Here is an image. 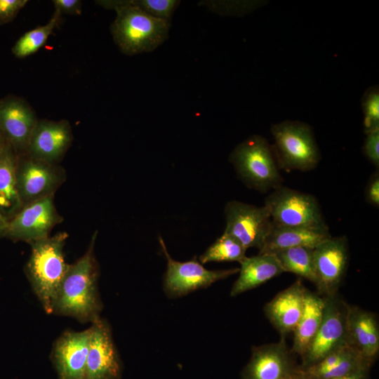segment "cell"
<instances>
[{"instance_id":"1","label":"cell","mask_w":379,"mask_h":379,"mask_svg":"<svg viewBox=\"0 0 379 379\" xmlns=\"http://www.w3.org/2000/svg\"><path fill=\"white\" fill-rule=\"evenodd\" d=\"M96 236L95 232L85 254L69 264L53 301L52 314L72 317L81 322L92 323L100 318L99 270L93 254Z\"/></svg>"},{"instance_id":"2","label":"cell","mask_w":379,"mask_h":379,"mask_svg":"<svg viewBox=\"0 0 379 379\" xmlns=\"http://www.w3.org/2000/svg\"><path fill=\"white\" fill-rule=\"evenodd\" d=\"M116 12L110 26L114 43L128 55L152 52L168 38L170 22L153 17L129 4L127 0L97 1Z\"/></svg>"},{"instance_id":"3","label":"cell","mask_w":379,"mask_h":379,"mask_svg":"<svg viewBox=\"0 0 379 379\" xmlns=\"http://www.w3.org/2000/svg\"><path fill=\"white\" fill-rule=\"evenodd\" d=\"M67 237L62 232L29 243L31 254L25 272L47 314H52L53 301L69 266L64 255Z\"/></svg>"},{"instance_id":"4","label":"cell","mask_w":379,"mask_h":379,"mask_svg":"<svg viewBox=\"0 0 379 379\" xmlns=\"http://www.w3.org/2000/svg\"><path fill=\"white\" fill-rule=\"evenodd\" d=\"M229 159L241 180L251 189L267 193L282 185L272 146L261 135H253L237 145Z\"/></svg>"},{"instance_id":"5","label":"cell","mask_w":379,"mask_h":379,"mask_svg":"<svg viewBox=\"0 0 379 379\" xmlns=\"http://www.w3.org/2000/svg\"><path fill=\"white\" fill-rule=\"evenodd\" d=\"M271 133L279 167L300 171H309L317 167L321 156L310 125L286 120L273 124Z\"/></svg>"},{"instance_id":"6","label":"cell","mask_w":379,"mask_h":379,"mask_svg":"<svg viewBox=\"0 0 379 379\" xmlns=\"http://www.w3.org/2000/svg\"><path fill=\"white\" fill-rule=\"evenodd\" d=\"M264 206L274 225L328 228L317 199L311 194L281 185L266 197Z\"/></svg>"},{"instance_id":"7","label":"cell","mask_w":379,"mask_h":379,"mask_svg":"<svg viewBox=\"0 0 379 379\" xmlns=\"http://www.w3.org/2000/svg\"><path fill=\"white\" fill-rule=\"evenodd\" d=\"M324 298L322 320L313 340L301 357L300 368L314 365L328 354L348 345L346 338L348 303L338 293Z\"/></svg>"},{"instance_id":"8","label":"cell","mask_w":379,"mask_h":379,"mask_svg":"<svg viewBox=\"0 0 379 379\" xmlns=\"http://www.w3.org/2000/svg\"><path fill=\"white\" fill-rule=\"evenodd\" d=\"M159 241L167 261L164 290L169 298L181 297L195 290L208 287L239 271V268L209 270L205 268L196 257L185 262L175 260L169 255L161 236L159 237Z\"/></svg>"},{"instance_id":"9","label":"cell","mask_w":379,"mask_h":379,"mask_svg":"<svg viewBox=\"0 0 379 379\" xmlns=\"http://www.w3.org/2000/svg\"><path fill=\"white\" fill-rule=\"evenodd\" d=\"M15 172L22 206L54 194L66 179L65 171L58 164L33 158L26 153L18 154Z\"/></svg>"},{"instance_id":"10","label":"cell","mask_w":379,"mask_h":379,"mask_svg":"<svg viewBox=\"0 0 379 379\" xmlns=\"http://www.w3.org/2000/svg\"><path fill=\"white\" fill-rule=\"evenodd\" d=\"M224 213V232L237 239L246 249H262L272 229V221L267 208L233 200L227 203Z\"/></svg>"},{"instance_id":"11","label":"cell","mask_w":379,"mask_h":379,"mask_svg":"<svg viewBox=\"0 0 379 379\" xmlns=\"http://www.w3.org/2000/svg\"><path fill=\"white\" fill-rule=\"evenodd\" d=\"M62 220L52 194L22 206L8 220L6 237L27 243L42 239Z\"/></svg>"},{"instance_id":"12","label":"cell","mask_w":379,"mask_h":379,"mask_svg":"<svg viewBox=\"0 0 379 379\" xmlns=\"http://www.w3.org/2000/svg\"><path fill=\"white\" fill-rule=\"evenodd\" d=\"M349 261L346 236L330 237L313 250V263L318 294L324 296L338 293L345 277Z\"/></svg>"},{"instance_id":"13","label":"cell","mask_w":379,"mask_h":379,"mask_svg":"<svg viewBox=\"0 0 379 379\" xmlns=\"http://www.w3.org/2000/svg\"><path fill=\"white\" fill-rule=\"evenodd\" d=\"M83 379H119L121 364L110 326L100 317L92 322Z\"/></svg>"},{"instance_id":"14","label":"cell","mask_w":379,"mask_h":379,"mask_svg":"<svg viewBox=\"0 0 379 379\" xmlns=\"http://www.w3.org/2000/svg\"><path fill=\"white\" fill-rule=\"evenodd\" d=\"M73 140L67 120L39 119L31 134L26 154L51 164H58Z\"/></svg>"},{"instance_id":"15","label":"cell","mask_w":379,"mask_h":379,"mask_svg":"<svg viewBox=\"0 0 379 379\" xmlns=\"http://www.w3.org/2000/svg\"><path fill=\"white\" fill-rule=\"evenodd\" d=\"M38 120L25 99L14 95L0 99V131L18 154L26 152Z\"/></svg>"},{"instance_id":"16","label":"cell","mask_w":379,"mask_h":379,"mask_svg":"<svg viewBox=\"0 0 379 379\" xmlns=\"http://www.w3.org/2000/svg\"><path fill=\"white\" fill-rule=\"evenodd\" d=\"M284 337L277 343L252 348L242 379H289L298 373Z\"/></svg>"},{"instance_id":"17","label":"cell","mask_w":379,"mask_h":379,"mask_svg":"<svg viewBox=\"0 0 379 379\" xmlns=\"http://www.w3.org/2000/svg\"><path fill=\"white\" fill-rule=\"evenodd\" d=\"M91 333V327L83 331H66L55 341L52 359L59 379H83Z\"/></svg>"},{"instance_id":"18","label":"cell","mask_w":379,"mask_h":379,"mask_svg":"<svg viewBox=\"0 0 379 379\" xmlns=\"http://www.w3.org/2000/svg\"><path fill=\"white\" fill-rule=\"evenodd\" d=\"M346 338L349 346L371 364L379 353V323L375 313L347 306Z\"/></svg>"},{"instance_id":"19","label":"cell","mask_w":379,"mask_h":379,"mask_svg":"<svg viewBox=\"0 0 379 379\" xmlns=\"http://www.w3.org/2000/svg\"><path fill=\"white\" fill-rule=\"evenodd\" d=\"M307 288L298 279L277 293L264 307V312L281 337L293 332L303 311Z\"/></svg>"},{"instance_id":"20","label":"cell","mask_w":379,"mask_h":379,"mask_svg":"<svg viewBox=\"0 0 379 379\" xmlns=\"http://www.w3.org/2000/svg\"><path fill=\"white\" fill-rule=\"evenodd\" d=\"M240 265L239 277L230 291L232 297L260 286L284 272L277 258L272 253H259L257 255L246 256Z\"/></svg>"},{"instance_id":"21","label":"cell","mask_w":379,"mask_h":379,"mask_svg":"<svg viewBox=\"0 0 379 379\" xmlns=\"http://www.w3.org/2000/svg\"><path fill=\"white\" fill-rule=\"evenodd\" d=\"M330 237L331 235L328 228L288 227L272 223V229L259 253H272L291 247L314 248Z\"/></svg>"},{"instance_id":"22","label":"cell","mask_w":379,"mask_h":379,"mask_svg":"<svg viewBox=\"0 0 379 379\" xmlns=\"http://www.w3.org/2000/svg\"><path fill=\"white\" fill-rule=\"evenodd\" d=\"M18 156L8 142L0 151V213L8 220L22 207L16 182Z\"/></svg>"},{"instance_id":"23","label":"cell","mask_w":379,"mask_h":379,"mask_svg":"<svg viewBox=\"0 0 379 379\" xmlns=\"http://www.w3.org/2000/svg\"><path fill=\"white\" fill-rule=\"evenodd\" d=\"M324 308V298L306 290L301 317L293 330L291 352L302 356L316 335L321 324Z\"/></svg>"},{"instance_id":"24","label":"cell","mask_w":379,"mask_h":379,"mask_svg":"<svg viewBox=\"0 0 379 379\" xmlns=\"http://www.w3.org/2000/svg\"><path fill=\"white\" fill-rule=\"evenodd\" d=\"M313 250L309 247H291L272 252L284 272H291L314 284L316 282Z\"/></svg>"},{"instance_id":"25","label":"cell","mask_w":379,"mask_h":379,"mask_svg":"<svg viewBox=\"0 0 379 379\" xmlns=\"http://www.w3.org/2000/svg\"><path fill=\"white\" fill-rule=\"evenodd\" d=\"M61 15L54 11L48 23L27 32L19 38L12 47L13 54L21 59L38 51L59 25Z\"/></svg>"},{"instance_id":"26","label":"cell","mask_w":379,"mask_h":379,"mask_svg":"<svg viewBox=\"0 0 379 379\" xmlns=\"http://www.w3.org/2000/svg\"><path fill=\"white\" fill-rule=\"evenodd\" d=\"M246 248L232 236L223 234L199 257L200 263L237 261L239 263L246 257Z\"/></svg>"},{"instance_id":"27","label":"cell","mask_w":379,"mask_h":379,"mask_svg":"<svg viewBox=\"0 0 379 379\" xmlns=\"http://www.w3.org/2000/svg\"><path fill=\"white\" fill-rule=\"evenodd\" d=\"M364 132L379 128V90L378 86L368 88L361 99Z\"/></svg>"},{"instance_id":"28","label":"cell","mask_w":379,"mask_h":379,"mask_svg":"<svg viewBox=\"0 0 379 379\" xmlns=\"http://www.w3.org/2000/svg\"><path fill=\"white\" fill-rule=\"evenodd\" d=\"M128 3L147 14L160 19L171 21L178 6V0H127Z\"/></svg>"},{"instance_id":"29","label":"cell","mask_w":379,"mask_h":379,"mask_svg":"<svg viewBox=\"0 0 379 379\" xmlns=\"http://www.w3.org/2000/svg\"><path fill=\"white\" fill-rule=\"evenodd\" d=\"M363 152L367 159L377 168L379 167V128L366 133Z\"/></svg>"},{"instance_id":"30","label":"cell","mask_w":379,"mask_h":379,"mask_svg":"<svg viewBox=\"0 0 379 379\" xmlns=\"http://www.w3.org/2000/svg\"><path fill=\"white\" fill-rule=\"evenodd\" d=\"M27 2V0H0V25L12 21Z\"/></svg>"},{"instance_id":"31","label":"cell","mask_w":379,"mask_h":379,"mask_svg":"<svg viewBox=\"0 0 379 379\" xmlns=\"http://www.w3.org/2000/svg\"><path fill=\"white\" fill-rule=\"evenodd\" d=\"M55 12L63 14L79 15L81 13L82 2L79 0H53Z\"/></svg>"},{"instance_id":"32","label":"cell","mask_w":379,"mask_h":379,"mask_svg":"<svg viewBox=\"0 0 379 379\" xmlns=\"http://www.w3.org/2000/svg\"><path fill=\"white\" fill-rule=\"evenodd\" d=\"M365 198L368 203L378 207L379 206V173H374L369 179L365 190Z\"/></svg>"},{"instance_id":"33","label":"cell","mask_w":379,"mask_h":379,"mask_svg":"<svg viewBox=\"0 0 379 379\" xmlns=\"http://www.w3.org/2000/svg\"><path fill=\"white\" fill-rule=\"evenodd\" d=\"M370 366L361 368L346 375L332 379H368V373Z\"/></svg>"},{"instance_id":"34","label":"cell","mask_w":379,"mask_h":379,"mask_svg":"<svg viewBox=\"0 0 379 379\" xmlns=\"http://www.w3.org/2000/svg\"><path fill=\"white\" fill-rule=\"evenodd\" d=\"M8 220L0 213V238L6 237Z\"/></svg>"},{"instance_id":"35","label":"cell","mask_w":379,"mask_h":379,"mask_svg":"<svg viewBox=\"0 0 379 379\" xmlns=\"http://www.w3.org/2000/svg\"><path fill=\"white\" fill-rule=\"evenodd\" d=\"M8 143L3 133L0 131V151L4 148V147Z\"/></svg>"},{"instance_id":"36","label":"cell","mask_w":379,"mask_h":379,"mask_svg":"<svg viewBox=\"0 0 379 379\" xmlns=\"http://www.w3.org/2000/svg\"><path fill=\"white\" fill-rule=\"evenodd\" d=\"M289 379H307L306 378H305L304 376H302V375H300L298 372V373L296 375H295L293 377L289 378Z\"/></svg>"}]
</instances>
